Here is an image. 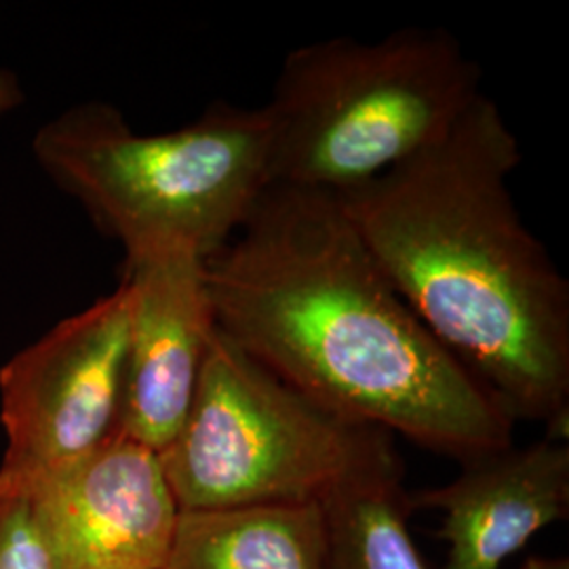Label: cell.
I'll use <instances>...</instances> for the list:
<instances>
[{"label":"cell","mask_w":569,"mask_h":569,"mask_svg":"<svg viewBox=\"0 0 569 569\" xmlns=\"http://www.w3.org/2000/svg\"><path fill=\"white\" fill-rule=\"evenodd\" d=\"M216 326L336 416L467 465L515 420L413 315L336 197L268 186L207 260Z\"/></svg>","instance_id":"obj_1"},{"label":"cell","mask_w":569,"mask_h":569,"mask_svg":"<svg viewBox=\"0 0 569 569\" xmlns=\"http://www.w3.org/2000/svg\"><path fill=\"white\" fill-rule=\"evenodd\" d=\"M521 159L483 93L439 142L336 199L388 283L510 418L568 441L569 284L515 203Z\"/></svg>","instance_id":"obj_2"},{"label":"cell","mask_w":569,"mask_h":569,"mask_svg":"<svg viewBox=\"0 0 569 569\" xmlns=\"http://www.w3.org/2000/svg\"><path fill=\"white\" fill-rule=\"evenodd\" d=\"M481 81L441 26L296 47L262 106L270 186L342 197L373 182L439 142L483 96Z\"/></svg>","instance_id":"obj_3"},{"label":"cell","mask_w":569,"mask_h":569,"mask_svg":"<svg viewBox=\"0 0 569 569\" xmlns=\"http://www.w3.org/2000/svg\"><path fill=\"white\" fill-rule=\"evenodd\" d=\"M32 152L124 256L186 249L209 260L270 186L262 106L216 102L190 124L146 136L110 103H79L42 124Z\"/></svg>","instance_id":"obj_4"},{"label":"cell","mask_w":569,"mask_h":569,"mask_svg":"<svg viewBox=\"0 0 569 569\" xmlns=\"http://www.w3.org/2000/svg\"><path fill=\"white\" fill-rule=\"evenodd\" d=\"M395 449L284 385L216 329L182 428L159 453L180 512L321 505Z\"/></svg>","instance_id":"obj_5"},{"label":"cell","mask_w":569,"mask_h":569,"mask_svg":"<svg viewBox=\"0 0 569 569\" xmlns=\"http://www.w3.org/2000/svg\"><path fill=\"white\" fill-rule=\"evenodd\" d=\"M129 296L119 287L0 369V477L37 481L119 435Z\"/></svg>","instance_id":"obj_6"},{"label":"cell","mask_w":569,"mask_h":569,"mask_svg":"<svg viewBox=\"0 0 569 569\" xmlns=\"http://www.w3.org/2000/svg\"><path fill=\"white\" fill-rule=\"evenodd\" d=\"M129 296L119 435L161 453L182 428L216 333L207 260L186 249L124 256Z\"/></svg>","instance_id":"obj_7"},{"label":"cell","mask_w":569,"mask_h":569,"mask_svg":"<svg viewBox=\"0 0 569 569\" xmlns=\"http://www.w3.org/2000/svg\"><path fill=\"white\" fill-rule=\"evenodd\" d=\"M28 486L56 569H163L180 510L157 451L117 435Z\"/></svg>","instance_id":"obj_8"},{"label":"cell","mask_w":569,"mask_h":569,"mask_svg":"<svg viewBox=\"0 0 569 569\" xmlns=\"http://www.w3.org/2000/svg\"><path fill=\"white\" fill-rule=\"evenodd\" d=\"M411 510L441 512V569H502L529 540L569 515V446L545 437L462 465L446 486L409 493Z\"/></svg>","instance_id":"obj_9"},{"label":"cell","mask_w":569,"mask_h":569,"mask_svg":"<svg viewBox=\"0 0 569 569\" xmlns=\"http://www.w3.org/2000/svg\"><path fill=\"white\" fill-rule=\"evenodd\" d=\"M163 569H331L321 505L180 512Z\"/></svg>","instance_id":"obj_10"},{"label":"cell","mask_w":569,"mask_h":569,"mask_svg":"<svg viewBox=\"0 0 569 569\" xmlns=\"http://www.w3.org/2000/svg\"><path fill=\"white\" fill-rule=\"evenodd\" d=\"M403 460L390 449L321 500L329 568L428 569L409 529Z\"/></svg>","instance_id":"obj_11"},{"label":"cell","mask_w":569,"mask_h":569,"mask_svg":"<svg viewBox=\"0 0 569 569\" xmlns=\"http://www.w3.org/2000/svg\"><path fill=\"white\" fill-rule=\"evenodd\" d=\"M0 569H56L32 489L7 477H0Z\"/></svg>","instance_id":"obj_12"},{"label":"cell","mask_w":569,"mask_h":569,"mask_svg":"<svg viewBox=\"0 0 569 569\" xmlns=\"http://www.w3.org/2000/svg\"><path fill=\"white\" fill-rule=\"evenodd\" d=\"M23 102V89L16 72L0 68V119Z\"/></svg>","instance_id":"obj_13"},{"label":"cell","mask_w":569,"mask_h":569,"mask_svg":"<svg viewBox=\"0 0 569 569\" xmlns=\"http://www.w3.org/2000/svg\"><path fill=\"white\" fill-rule=\"evenodd\" d=\"M519 569H569L568 557H540L531 555Z\"/></svg>","instance_id":"obj_14"}]
</instances>
